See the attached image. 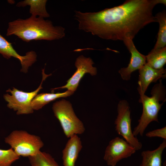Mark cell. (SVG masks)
<instances>
[{"label":"cell","instance_id":"cell-1","mask_svg":"<svg viewBox=\"0 0 166 166\" xmlns=\"http://www.w3.org/2000/svg\"><path fill=\"white\" fill-rule=\"evenodd\" d=\"M165 0H127L122 4L94 12L75 11L78 29L103 39L133 40L147 25L156 22L153 10Z\"/></svg>","mask_w":166,"mask_h":166},{"label":"cell","instance_id":"cell-2","mask_svg":"<svg viewBox=\"0 0 166 166\" xmlns=\"http://www.w3.org/2000/svg\"><path fill=\"white\" fill-rule=\"evenodd\" d=\"M6 35H14L22 41H52L63 38L65 29L60 26H54L52 22L44 18L31 16L26 19L18 18L8 23Z\"/></svg>","mask_w":166,"mask_h":166},{"label":"cell","instance_id":"cell-3","mask_svg":"<svg viewBox=\"0 0 166 166\" xmlns=\"http://www.w3.org/2000/svg\"><path fill=\"white\" fill-rule=\"evenodd\" d=\"M151 96L149 97L145 94H140L139 101L143 106L142 114L138 120V124L132 131L133 135L143 136L146 128L152 122H159L158 114L164 102L160 103V101H166V90L163 85L162 79L159 83L155 84L151 91Z\"/></svg>","mask_w":166,"mask_h":166},{"label":"cell","instance_id":"cell-4","mask_svg":"<svg viewBox=\"0 0 166 166\" xmlns=\"http://www.w3.org/2000/svg\"><path fill=\"white\" fill-rule=\"evenodd\" d=\"M5 141L19 157L34 156L44 145L40 137L23 130L13 131L5 137Z\"/></svg>","mask_w":166,"mask_h":166},{"label":"cell","instance_id":"cell-5","mask_svg":"<svg viewBox=\"0 0 166 166\" xmlns=\"http://www.w3.org/2000/svg\"><path fill=\"white\" fill-rule=\"evenodd\" d=\"M52 109L67 138L84 132L85 129L83 124L75 114L69 101L64 99L57 101L53 103Z\"/></svg>","mask_w":166,"mask_h":166},{"label":"cell","instance_id":"cell-6","mask_svg":"<svg viewBox=\"0 0 166 166\" xmlns=\"http://www.w3.org/2000/svg\"><path fill=\"white\" fill-rule=\"evenodd\" d=\"M45 68L42 69V78L39 87L35 90L26 92L21 91L14 87L12 90L9 89L6 91L10 92L4 95V98L8 102L7 106L10 109L16 111L18 115L29 114L32 113L34 110L31 106V102L38 92L42 88V84L46 77L51 75H47L45 73Z\"/></svg>","mask_w":166,"mask_h":166},{"label":"cell","instance_id":"cell-7","mask_svg":"<svg viewBox=\"0 0 166 166\" xmlns=\"http://www.w3.org/2000/svg\"><path fill=\"white\" fill-rule=\"evenodd\" d=\"M117 115L114 122L116 131L136 151L140 149L142 144L132 133L130 107L128 102L125 100L120 101L117 105Z\"/></svg>","mask_w":166,"mask_h":166},{"label":"cell","instance_id":"cell-8","mask_svg":"<svg viewBox=\"0 0 166 166\" xmlns=\"http://www.w3.org/2000/svg\"><path fill=\"white\" fill-rule=\"evenodd\" d=\"M136 149L122 138H114L109 142L105 150L104 159L109 166H115L123 159L134 153Z\"/></svg>","mask_w":166,"mask_h":166},{"label":"cell","instance_id":"cell-9","mask_svg":"<svg viewBox=\"0 0 166 166\" xmlns=\"http://www.w3.org/2000/svg\"><path fill=\"white\" fill-rule=\"evenodd\" d=\"M94 62L90 57H86L82 55L76 59L75 66L77 70L73 76L67 81L65 85L61 87L52 89V92L58 89H66L67 90L74 92L77 88L80 81L85 74L89 73L92 76L97 73L96 68L93 66Z\"/></svg>","mask_w":166,"mask_h":166},{"label":"cell","instance_id":"cell-10","mask_svg":"<svg viewBox=\"0 0 166 166\" xmlns=\"http://www.w3.org/2000/svg\"><path fill=\"white\" fill-rule=\"evenodd\" d=\"M0 54L8 59L13 57L18 59L22 65L21 72L26 73L29 68L37 60L36 52L33 50L28 52L25 55H19L13 48L12 43L7 41L0 33Z\"/></svg>","mask_w":166,"mask_h":166},{"label":"cell","instance_id":"cell-11","mask_svg":"<svg viewBox=\"0 0 166 166\" xmlns=\"http://www.w3.org/2000/svg\"><path fill=\"white\" fill-rule=\"evenodd\" d=\"M123 42L131 54L130 61L128 66L121 68L118 71L123 80L130 79L132 73L140 69L146 63L145 56L140 53L135 47L132 40L126 39Z\"/></svg>","mask_w":166,"mask_h":166},{"label":"cell","instance_id":"cell-12","mask_svg":"<svg viewBox=\"0 0 166 166\" xmlns=\"http://www.w3.org/2000/svg\"><path fill=\"white\" fill-rule=\"evenodd\" d=\"M139 77L137 91L139 94H145L149 85L166 77V70L164 68L154 69L146 63L139 70Z\"/></svg>","mask_w":166,"mask_h":166},{"label":"cell","instance_id":"cell-13","mask_svg":"<svg viewBox=\"0 0 166 166\" xmlns=\"http://www.w3.org/2000/svg\"><path fill=\"white\" fill-rule=\"evenodd\" d=\"M82 147L80 138L77 135L69 138L62 152L64 166H75Z\"/></svg>","mask_w":166,"mask_h":166},{"label":"cell","instance_id":"cell-14","mask_svg":"<svg viewBox=\"0 0 166 166\" xmlns=\"http://www.w3.org/2000/svg\"><path fill=\"white\" fill-rule=\"evenodd\" d=\"M166 147V140H164L156 149L142 152V161L140 166H161L162 156Z\"/></svg>","mask_w":166,"mask_h":166},{"label":"cell","instance_id":"cell-15","mask_svg":"<svg viewBox=\"0 0 166 166\" xmlns=\"http://www.w3.org/2000/svg\"><path fill=\"white\" fill-rule=\"evenodd\" d=\"M73 93V92L67 90L63 93H41L37 94L33 99L31 106L34 110H38L51 101L61 97L69 96Z\"/></svg>","mask_w":166,"mask_h":166},{"label":"cell","instance_id":"cell-16","mask_svg":"<svg viewBox=\"0 0 166 166\" xmlns=\"http://www.w3.org/2000/svg\"><path fill=\"white\" fill-rule=\"evenodd\" d=\"M46 0H25L17 3L18 7H25L27 5L30 6L29 12L31 16L43 18L49 17L46 8Z\"/></svg>","mask_w":166,"mask_h":166},{"label":"cell","instance_id":"cell-17","mask_svg":"<svg viewBox=\"0 0 166 166\" xmlns=\"http://www.w3.org/2000/svg\"><path fill=\"white\" fill-rule=\"evenodd\" d=\"M145 56L148 65L156 69H162L166 63V47L153 48Z\"/></svg>","mask_w":166,"mask_h":166},{"label":"cell","instance_id":"cell-18","mask_svg":"<svg viewBox=\"0 0 166 166\" xmlns=\"http://www.w3.org/2000/svg\"><path fill=\"white\" fill-rule=\"evenodd\" d=\"M155 18L159 24L157 39L154 49L165 47L166 45V12L165 10L157 13Z\"/></svg>","mask_w":166,"mask_h":166},{"label":"cell","instance_id":"cell-19","mask_svg":"<svg viewBox=\"0 0 166 166\" xmlns=\"http://www.w3.org/2000/svg\"><path fill=\"white\" fill-rule=\"evenodd\" d=\"M28 157L31 166H60L50 154L41 151Z\"/></svg>","mask_w":166,"mask_h":166},{"label":"cell","instance_id":"cell-20","mask_svg":"<svg viewBox=\"0 0 166 166\" xmlns=\"http://www.w3.org/2000/svg\"><path fill=\"white\" fill-rule=\"evenodd\" d=\"M19 157L11 148L7 150L0 149V166H10Z\"/></svg>","mask_w":166,"mask_h":166},{"label":"cell","instance_id":"cell-21","mask_svg":"<svg viewBox=\"0 0 166 166\" xmlns=\"http://www.w3.org/2000/svg\"><path fill=\"white\" fill-rule=\"evenodd\" d=\"M146 136L148 137H158L166 140V127L156 129L147 132Z\"/></svg>","mask_w":166,"mask_h":166}]
</instances>
